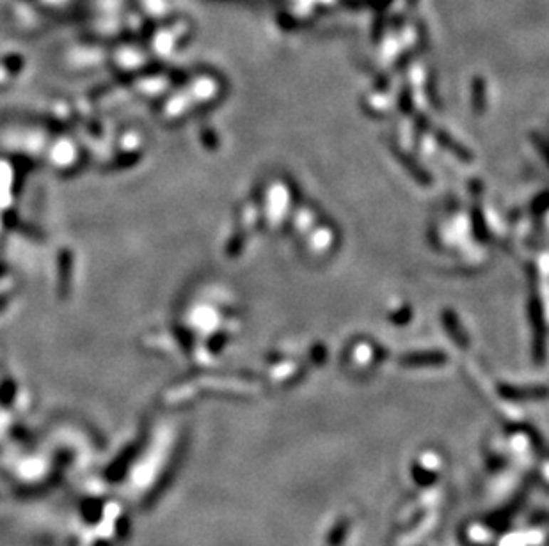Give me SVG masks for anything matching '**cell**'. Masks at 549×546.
Wrapping results in <instances>:
<instances>
[{
    "label": "cell",
    "instance_id": "7a4b0ae2",
    "mask_svg": "<svg viewBox=\"0 0 549 546\" xmlns=\"http://www.w3.org/2000/svg\"><path fill=\"white\" fill-rule=\"evenodd\" d=\"M411 477H412V481H414V483L422 488L432 486V484L436 483L437 479H439V476H437L436 472L425 469V466H423L422 463H418V461H414L411 465Z\"/></svg>",
    "mask_w": 549,
    "mask_h": 546
},
{
    "label": "cell",
    "instance_id": "5b68a950",
    "mask_svg": "<svg viewBox=\"0 0 549 546\" xmlns=\"http://www.w3.org/2000/svg\"><path fill=\"white\" fill-rule=\"evenodd\" d=\"M134 449H130V451L127 452V454H121L120 459H116V463H114L113 466L109 469V477H113V479H121L123 477V473L127 472V466L128 463L134 459Z\"/></svg>",
    "mask_w": 549,
    "mask_h": 546
},
{
    "label": "cell",
    "instance_id": "6da1fadb",
    "mask_svg": "<svg viewBox=\"0 0 549 546\" xmlns=\"http://www.w3.org/2000/svg\"><path fill=\"white\" fill-rule=\"evenodd\" d=\"M500 396L508 401H539L549 396L546 387H526V389H516L511 385L500 387Z\"/></svg>",
    "mask_w": 549,
    "mask_h": 546
},
{
    "label": "cell",
    "instance_id": "277c9868",
    "mask_svg": "<svg viewBox=\"0 0 549 546\" xmlns=\"http://www.w3.org/2000/svg\"><path fill=\"white\" fill-rule=\"evenodd\" d=\"M404 364L407 365H436L443 364L444 355L441 353H418V355H407L404 358Z\"/></svg>",
    "mask_w": 549,
    "mask_h": 546
},
{
    "label": "cell",
    "instance_id": "3957f363",
    "mask_svg": "<svg viewBox=\"0 0 549 546\" xmlns=\"http://www.w3.org/2000/svg\"><path fill=\"white\" fill-rule=\"evenodd\" d=\"M350 522L347 518L338 520V522L333 525V529L328 534V546H343L345 545L347 536H349Z\"/></svg>",
    "mask_w": 549,
    "mask_h": 546
}]
</instances>
